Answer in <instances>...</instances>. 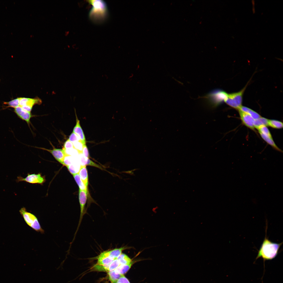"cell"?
<instances>
[{"instance_id":"5b68a950","label":"cell","mask_w":283,"mask_h":283,"mask_svg":"<svg viewBox=\"0 0 283 283\" xmlns=\"http://www.w3.org/2000/svg\"><path fill=\"white\" fill-rule=\"evenodd\" d=\"M228 93L222 90H216L209 93L205 96L208 102L213 107L220 105L227 99Z\"/></svg>"},{"instance_id":"ffe728a7","label":"cell","mask_w":283,"mask_h":283,"mask_svg":"<svg viewBox=\"0 0 283 283\" xmlns=\"http://www.w3.org/2000/svg\"><path fill=\"white\" fill-rule=\"evenodd\" d=\"M120 264H128L132 262V259L127 255L122 253L117 258Z\"/></svg>"},{"instance_id":"9c48e42d","label":"cell","mask_w":283,"mask_h":283,"mask_svg":"<svg viewBox=\"0 0 283 283\" xmlns=\"http://www.w3.org/2000/svg\"><path fill=\"white\" fill-rule=\"evenodd\" d=\"M40 148L46 150L50 153L56 160L64 166V159L66 156L67 155L63 149L54 148L52 150H50L43 148Z\"/></svg>"},{"instance_id":"4dcf8cb0","label":"cell","mask_w":283,"mask_h":283,"mask_svg":"<svg viewBox=\"0 0 283 283\" xmlns=\"http://www.w3.org/2000/svg\"><path fill=\"white\" fill-rule=\"evenodd\" d=\"M87 165L95 167L101 170H104L103 168L100 165L93 162L90 160L89 158H88L87 159L86 166Z\"/></svg>"},{"instance_id":"2e32d148","label":"cell","mask_w":283,"mask_h":283,"mask_svg":"<svg viewBox=\"0 0 283 283\" xmlns=\"http://www.w3.org/2000/svg\"><path fill=\"white\" fill-rule=\"evenodd\" d=\"M133 264V262L128 264H120L115 270L117 273L122 275L126 274L130 269Z\"/></svg>"},{"instance_id":"5bb4252c","label":"cell","mask_w":283,"mask_h":283,"mask_svg":"<svg viewBox=\"0 0 283 283\" xmlns=\"http://www.w3.org/2000/svg\"><path fill=\"white\" fill-rule=\"evenodd\" d=\"M78 173L81 181L86 188L88 189L89 178L86 166L80 165Z\"/></svg>"},{"instance_id":"4316f807","label":"cell","mask_w":283,"mask_h":283,"mask_svg":"<svg viewBox=\"0 0 283 283\" xmlns=\"http://www.w3.org/2000/svg\"><path fill=\"white\" fill-rule=\"evenodd\" d=\"M120 265V262L117 259H115L110 264L108 267V271L115 270Z\"/></svg>"},{"instance_id":"f1b7e54d","label":"cell","mask_w":283,"mask_h":283,"mask_svg":"<svg viewBox=\"0 0 283 283\" xmlns=\"http://www.w3.org/2000/svg\"><path fill=\"white\" fill-rule=\"evenodd\" d=\"M78 158L80 164V165L86 166L87 159L88 158L85 157L83 155L82 153H79Z\"/></svg>"},{"instance_id":"d6a6232c","label":"cell","mask_w":283,"mask_h":283,"mask_svg":"<svg viewBox=\"0 0 283 283\" xmlns=\"http://www.w3.org/2000/svg\"><path fill=\"white\" fill-rule=\"evenodd\" d=\"M82 153L87 158H89L90 156L89 151L86 144H83Z\"/></svg>"},{"instance_id":"836d02e7","label":"cell","mask_w":283,"mask_h":283,"mask_svg":"<svg viewBox=\"0 0 283 283\" xmlns=\"http://www.w3.org/2000/svg\"><path fill=\"white\" fill-rule=\"evenodd\" d=\"M115 283H130L128 280L124 275L122 276L117 280Z\"/></svg>"},{"instance_id":"7a4b0ae2","label":"cell","mask_w":283,"mask_h":283,"mask_svg":"<svg viewBox=\"0 0 283 283\" xmlns=\"http://www.w3.org/2000/svg\"><path fill=\"white\" fill-rule=\"evenodd\" d=\"M267 229L266 228L265 238L258 251L256 260L260 257H262L264 261L274 258L278 254L283 243V242L279 243H273L270 241L266 237Z\"/></svg>"},{"instance_id":"6da1fadb","label":"cell","mask_w":283,"mask_h":283,"mask_svg":"<svg viewBox=\"0 0 283 283\" xmlns=\"http://www.w3.org/2000/svg\"><path fill=\"white\" fill-rule=\"evenodd\" d=\"M88 2L92 7L89 13V18L93 22L102 23L107 18L108 10L106 3L102 0H90Z\"/></svg>"},{"instance_id":"ba28073f","label":"cell","mask_w":283,"mask_h":283,"mask_svg":"<svg viewBox=\"0 0 283 283\" xmlns=\"http://www.w3.org/2000/svg\"><path fill=\"white\" fill-rule=\"evenodd\" d=\"M45 181V179L44 177L42 176L40 173L37 174H28L27 176L24 178L21 176H18L16 180L17 182L25 181L31 183L40 184H42Z\"/></svg>"},{"instance_id":"ac0fdd59","label":"cell","mask_w":283,"mask_h":283,"mask_svg":"<svg viewBox=\"0 0 283 283\" xmlns=\"http://www.w3.org/2000/svg\"><path fill=\"white\" fill-rule=\"evenodd\" d=\"M72 175L79 187V189L86 191L89 193L88 189L86 188L81 181L78 173L77 172Z\"/></svg>"},{"instance_id":"e0dca14e","label":"cell","mask_w":283,"mask_h":283,"mask_svg":"<svg viewBox=\"0 0 283 283\" xmlns=\"http://www.w3.org/2000/svg\"><path fill=\"white\" fill-rule=\"evenodd\" d=\"M98 264L100 265H105L110 263L115 259L110 257L99 255L97 257Z\"/></svg>"},{"instance_id":"7c38bea8","label":"cell","mask_w":283,"mask_h":283,"mask_svg":"<svg viewBox=\"0 0 283 283\" xmlns=\"http://www.w3.org/2000/svg\"><path fill=\"white\" fill-rule=\"evenodd\" d=\"M14 111L20 118L25 121L29 125L30 119L32 116L31 112L26 111L19 106L14 108Z\"/></svg>"},{"instance_id":"1f68e13d","label":"cell","mask_w":283,"mask_h":283,"mask_svg":"<svg viewBox=\"0 0 283 283\" xmlns=\"http://www.w3.org/2000/svg\"><path fill=\"white\" fill-rule=\"evenodd\" d=\"M73 148H74L73 143L68 139H67L64 143L63 149L65 150H67Z\"/></svg>"},{"instance_id":"44dd1931","label":"cell","mask_w":283,"mask_h":283,"mask_svg":"<svg viewBox=\"0 0 283 283\" xmlns=\"http://www.w3.org/2000/svg\"><path fill=\"white\" fill-rule=\"evenodd\" d=\"M268 119L266 118L260 117L259 118L255 120L254 122V126L255 128H257L261 126H268Z\"/></svg>"},{"instance_id":"8992f818","label":"cell","mask_w":283,"mask_h":283,"mask_svg":"<svg viewBox=\"0 0 283 283\" xmlns=\"http://www.w3.org/2000/svg\"><path fill=\"white\" fill-rule=\"evenodd\" d=\"M89 194V193L85 190L79 189L78 197L80 207V214L78 225L76 231L74 235V238L72 240L74 241L77 233L78 230L82 221L83 217L86 213L85 204Z\"/></svg>"},{"instance_id":"83f0119b","label":"cell","mask_w":283,"mask_h":283,"mask_svg":"<svg viewBox=\"0 0 283 283\" xmlns=\"http://www.w3.org/2000/svg\"><path fill=\"white\" fill-rule=\"evenodd\" d=\"M73 144L74 148L78 151L79 153H82L83 144L80 141L75 142Z\"/></svg>"},{"instance_id":"4fadbf2b","label":"cell","mask_w":283,"mask_h":283,"mask_svg":"<svg viewBox=\"0 0 283 283\" xmlns=\"http://www.w3.org/2000/svg\"><path fill=\"white\" fill-rule=\"evenodd\" d=\"M76 124L74 127L73 132L76 134L79 137L81 142L83 144H86L85 135L81 126L80 121L78 119L76 113Z\"/></svg>"},{"instance_id":"3957f363","label":"cell","mask_w":283,"mask_h":283,"mask_svg":"<svg viewBox=\"0 0 283 283\" xmlns=\"http://www.w3.org/2000/svg\"><path fill=\"white\" fill-rule=\"evenodd\" d=\"M19 212L27 224L35 231L44 233V230L41 227L37 217L34 214L27 211L25 207L21 208Z\"/></svg>"},{"instance_id":"d4e9b609","label":"cell","mask_w":283,"mask_h":283,"mask_svg":"<svg viewBox=\"0 0 283 283\" xmlns=\"http://www.w3.org/2000/svg\"><path fill=\"white\" fill-rule=\"evenodd\" d=\"M110 264L104 265H100L97 264L95 265L92 268L94 270L99 271L108 272Z\"/></svg>"},{"instance_id":"f546056e","label":"cell","mask_w":283,"mask_h":283,"mask_svg":"<svg viewBox=\"0 0 283 283\" xmlns=\"http://www.w3.org/2000/svg\"><path fill=\"white\" fill-rule=\"evenodd\" d=\"M68 139L73 143L80 141L79 137L73 132L70 135Z\"/></svg>"},{"instance_id":"484cf974","label":"cell","mask_w":283,"mask_h":283,"mask_svg":"<svg viewBox=\"0 0 283 283\" xmlns=\"http://www.w3.org/2000/svg\"><path fill=\"white\" fill-rule=\"evenodd\" d=\"M4 104L8 105V107H11L14 108L19 106V97L14 99L8 102H4Z\"/></svg>"},{"instance_id":"d6986e66","label":"cell","mask_w":283,"mask_h":283,"mask_svg":"<svg viewBox=\"0 0 283 283\" xmlns=\"http://www.w3.org/2000/svg\"><path fill=\"white\" fill-rule=\"evenodd\" d=\"M108 274L111 283H115L122 275L116 273L114 270L108 272Z\"/></svg>"},{"instance_id":"277c9868","label":"cell","mask_w":283,"mask_h":283,"mask_svg":"<svg viewBox=\"0 0 283 283\" xmlns=\"http://www.w3.org/2000/svg\"><path fill=\"white\" fill-rule=\"evenodd\" d=\"M248 84L239 91L228 94L227 98L224 102L230 107L238 110L242 106L243 95Z\"/></svg>"},{"instance_id":"9a60e30c","label":"cell","mask_w":283,"mask_h":283,"mask_svg":"<svg viewBox=\"0 0 283 283\" xmlns=\"http://www.w3.org/2000/svg\"><path fill=\"white\" fill-rule=\"evenodd\" d=\"M238 110H240L248 113L254 120L257 119L261 117L257 113L246 106H242Z\"/></svg>"},{"instance_id":"7402d4cb","label":"cell","mask_w":283,"mask_h":283,"mask_svg":"<svg viewBox=\"0 0 283 283\" xmlns=\"http://www.w3.org/2000/svg\"><path fill=\"white\" fill-rule=\"evenodd\" d=\"M259 133L262 138L268 144L271 145L276 150L279 151H281V150L278 147L275 143L273 139L272 138H270L261 133Z\"/></svg>"},{"instance_id":"8fae6325","label":"cell","mask_w":283,"mask_h":283,"mask_svg":"<svg viewBox=\"0 0 283 283\" xmlns=\"http://www.w3.org/2000/svg\"><path fill=\"white\" fill-rule=\"evenodd\" d=\"M241 119L243 123L248 128L254 130V119L248 113L238 110Z\"/></svg>"},{"instance_id":"30bf717a","label":"cell","mask_w":283,"mask_h":283,"mask_svg":"<svg viewBox=\"0 0 283 283\" xmlns=\"http://www.w3.org/2000/svg\"><path fill=\"white\" fill-rule=\"evenodd\" d=\"M132 248L131 247L125 246L119 248H115L110 251H104L100 254L108 257L114 259H116L121 254L123 251Z\"/></svg>"},{"instance_id":"603a6c76","label":"cell","mask_w":283,"mask_h":283,"mask_svg":"<svg viewBox=\"0 0 283 283\" xmlns=\"http://www.w3.org/2000/svg\"><path fill=\"white\" fill-rule=\"evenodd\" d=\"M268 126L273 128L281 129L283 127V123L282 122L275 120H268Z\"/></svg>"},{"instance_id":"52a82bcc","label":"cell","mask_w":283,"mask_h":283,"mask_svg":"<svg viewBox=\"0 0 283 283\" xmlns=\"http://www.w3.org/2000/svg\"><path fill=\"white\" fill-rule=\"evenodd\" d=\"M19 106L25 111L30 112L34 105H40L42 103L41 100L38 98H30L20 97H19Z\"/></svg>"},{"instance_id":"cb8c5ba5","label":"cell","mask_w":283,"mask_h":283,"mask_svg":"<svg viewBox=\"0 0 283 283\" xmlns=\"http://www.w3.org/2000/svg\"><path fill=\"white\" fill-rule=\"evenodd\" d=\"M257 129L258 130L259 133H261L270 138H272L269 130L266 126H261L259 127Z\"/></svg>"}]
</instances>
